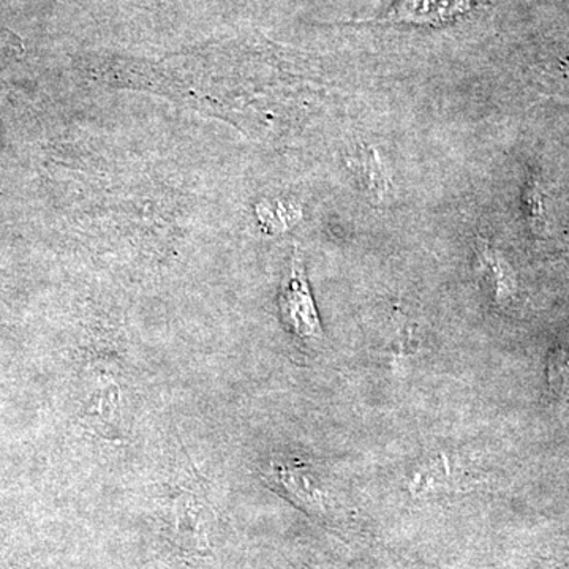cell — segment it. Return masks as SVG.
<instances>
[{
  "label": "cell",
  "mask_w": 569,
  "mask_h": 569,
  "mask_svg": "<svg viewBox=\"0 0 569 569\" xmlns=\"http://www.w3.org/2000/svg\"><path fill=\"white\" fill-rule=\"evenodd\" d=\"M279 301L283 323L295 336L310 342L321 339L323 332H321L320 318L307 283L305 266L298 253L291 261L290 274L284 280Z\"/></svg>",
  "instance_id": "cell-1"
},
{
  "label": "cell",
  "mask_w": 569,
  "mask_h": 569,
  "mask_svg": "<svg viewBox=\"0 0 569 569\" xmlns=\"http://www.w3.org/2000/svg\"><path fill=\"white\" fill-rule=\"evenodd\" d=\"M479 6L481 0H396L378 22L441 28L462 20Z\"/></svg>",
  "instance_id": "cell-2"
},
{
  "label": "cell",
  "mask_w": 569,
  "mask_h": 569,
  "mask_svg": "<svg viewBox=\"0 0 569 569\" xmlns=\"http://www.w3.org/2000/svg\"><path fill=\"white\" fill-rule=\"evenodd\" d=\"M550 369H552V372H556V376L552 378H560L569 387V350H563L561 353L556 355Z\"/></svg>",
  "instance_id": "cell-3"
}]
</instances>
